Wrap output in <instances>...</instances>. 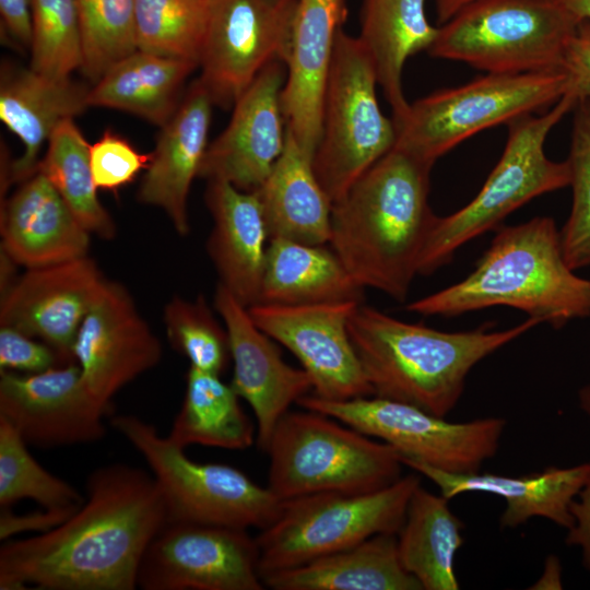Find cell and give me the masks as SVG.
<instances>
[{
  "label": "cell",
  "instance_id": "42",
  "mask_svg": "<svg viewBox=\"0 0 590 590\" xmlns=\"http://www.w3.org/2000/svg\"><path fill=\"white\" fill-rule=\"evenodd\" d=\"M64 365L57 352L14 328L0 326V371L36 374Z\"/></svg>",
  "mask_w": 590,
  "mask_h": 590
},
{
  "label": "cell",
  "instance_id": "35",
  "mask_svg": "<svg viewBox=\"0 0 590 590\" xmlns=\"http://www.w3.org/2000/svg\"><path fill=\"white\" fill-rule=\"evenodd\" d=\"M210 0H135L137 50L199 66Z\"/></svg>",
  "mask_w": 590,
  "mask_h": 590
},
{
  "label": "cell",
  "instance_id": "19",
  "mask_svg": "<svg viewBox=\"0 0 590 590\" xmlns=\"http://www.w3.org/2000/svg\"><path fill=\"white\" fill-rule=\"evenodd\" d=\"M283 64L267 66L236 101L228 125L206 149L199 177L250 192L264 182L286 140Z\"/></svg>",
  "mask_w": 590,
  "mask_h": 590
},
{
  "label": "cell",
  "instance_id": "33",
  "mask_svg": "<svg viewBox=\"0 0 590 590\" xmlns=\"http://www.w3.org/2000/svg\"><path fill=\"white\" fill-rule=\"evenodd\" d=\"M239 398L221 375L189 366L185 397L168 439L184 449L191 445L229 450L251 447L257 428Z\"/></svg>",
  "mask_w": 590,
  "mask_h": 590
},
{
  "label": "cell",
  "instance_id": "34",
  "mask_svg": "<svg viewBox=\"0 0 590 590\" xmlns=\"http://www.w3.org/2000/svg\"><path fill=\"white\" fill-rule=\"evenodd\" d=\"M47 142V151L37 172L50 180L87 232L103 239H113L117 228L97 197L90 163L91 145L73 118L62 120Z\"/></svg>",
  "mask_w": 590,
  "mask_h": 590
},
{
  "label": "cell",
  "instance_id": "30",
  "mask_svg": "<svg viewBox=\"0 0 590 590\" xmlns=\"http://www.w3.org/2000/svg\"><path fill=\"white\" fill-rule=\"evenodd\" d=\"M273 590H423L399 556L396 533L376 534L356 545L263 578Z\"/></svg>",
  "mask_w": 590,
  "mask_h": 590
},
{
  "label": "cell",
  "instance_id": "16",
  "mask_svg": "<svg viewBox=\"0 0 590 590\" xmlns=\"http://www.w3.org/2000/svg\"><path fill=\"white\" fill-rule=\"evenodd\" d=\"M110 412L90 393L76 363L36 374L0 371V417L27 445L55 448L101 440Z\"/></svg>",
  "mask_w": 590,
  "mask_h": 590
},
{
  "label": "cell",
  "instance_id": "10",
  "mask_svg": "<svg viewBox=\"0 0 590 590\" xmlns=\"http://www.w3.org/2000/svg\"><path fill=\"white\" fill-rule=\"evenodd\" d=\"M570 88V78L564 70L487 73L410 104L404 117L394 123V148L434 165L475 133L553 106Z\"/></svg>",
  "mask_w": 590,
  "mask_h": 590
},
{
  "label": "cell",
  "instance_id": "15",
  "mask_svg": "<svg viewBox=\"0 0 590 590\" xmlns=\"http://www.w3.org/2000/svg\"><path fill=\"white\" fill-rule=\"evenodd\" d=\"M362 303L248 307L255 323L299 361L312 394L332 401L374 396L349 334V320Z\"/></svg>",
  "mask_w": 590,
  "mask_h": 590
},
{
  "label": "cell",
  "instance_id": "22",
  "mask_svg": "<svg viewBox=\"0 0 590 590\" xmlns=\"http://www.w3.org/2000/svg\"><path fill=\"white\" fill-rule=\"evenodd\" d=\"M213 102L199 79L162 127L137 198L162 209L176 232L190 233L188 197L205 155Z\"/></svg>",
  "mask_w": 590,
  "mask_h": 590
},
{
  "label": "cell",
  "instance_id": "4",
  "mask_svg": "<svg viewBox=\"0 0 590 590\" xmlns=\"http://www.w3.org/2000/svg\"><path fill=\"white\" fill-rule=\"evenodd\" d=\"M493 306L516 308L554 328L590 315V280L567 264L552 217L500 227L469 275L405 308L457 316Z\"/></svg>",
  "mask_w": 590,
  "mask_h": 590
},
{
  "label": "cell",
  "instance_id": "8",
  "mask_svg": "<svg viewBox=\"0 0 590 590\" xmlns=\"http://www.w3.org/2000/svg\"><path fill=\"white\" fill-rule=\"evenodd\" d=\"M420 485L415 472L375 492L318 493L282 500L278 517L256 536L262 581L376 534H397Z\"/></svg>",
  "mask_w": 590,
  "mask_h": 590
},
{
  "label": "cell",
  "instance_id": "18",
  "mask_svg": "<svg viewBox=\"0 0 590 590\" xmlns=\"http://www.w3.org/2000/svg\"><path fill=\"white\" fill-rule=\"evenodd\" d=\"M107 279L87 256L27 269L2 293L0 326L38 339L66 365L79 328Z\"/></svg>",
  "mask_w": 590,
  "mask_h": 590
},
{
  "label": "cell",
  "instance_id": "13",
  "mask_svg": "<svg viewBox=\"0 0 590 590\" xmlns=\"http://www.w3.org/2000/svg\"><path fill=\"white\" fill-rule=\"evenodd\" d=\"M297 0H210L198 78L214 105L233 107L269 64H285Z\"/></svg>",
  "mask_w": 590,
  "mask_h": 590
},
{
  "label": "cell",
  "instance_id": "41",
  "mask_svg": "<svg viewBox=\"0 0 590 590\" xmlns=\"http://www.w3.org/2000/svg\"><path fill=\"white\" fill-rule=\"evenodd\" d=\"M150 154L139 152L127 139L107 129L90 146V163L97 189L117 191L146 169Z\"/></svg>",
  "mask_w": 590,
  "mask_h": 590
},
{
  "label": "cell",
  "instance_id": "36",
  "mask_svg": "<svg viewBox=\"0 0 590 590\" xmlns=\"http://www.w3.org/2000/svg\"><path fill=\"white\" fill-rule=\"evenodd\" d=\"M31 499L44 508H79L84 497L45 470L28 452L19 432L0 417V508Z\"/></svg>",
  "mask_w": 590,
  "mask_h": 590
},
{
  "label": "cell",
  "instance_id": "5",
  "mask_svg": "<svg viewBox=\"0 0 590 590\" xmlns=\"http://www.w3.org/2000/svg\"><path fill=\"white\" fill-rule=\"evenodd\" d=\"M266 452L268 487L281 500L375 492L398 481L404 467L388 444L307 409L282 416Z\"/></svg>",
  "mask_w": 590,
  "mask_h": 590
},
{
  "label": "cell",
  "instance_id": "47",
  "mask_svg": "<svg viewBox=\"0 0 590 590\" xmlns=\"http://www.w3.org/2000/svg\"><path fill=\"white\" fill-rule=\"evenodd\" d=\"M533 590H560L563 589L562 581V565L560 560L555 555H550L545 559L544 569L540 578L529 588Z\"/></svg>",
  "mask_w": 590,
  "mask_h": 590
},
{
  "label": "cell",
  "instance_id": "48",
  "mask_svg": "<svg viewBox=\"0 0 590 590\" xmlns=\"http://www.w3.org/2000/svg\"><path fill=\"white\" fill-rule=\"evenodd\" d=\"M579 23L590 22V0H551Z\"/></svg>",
  "mask_w": 590,
  "mask_h": 590
},
{
  "label": "cell",
  "instance_id": "11",
  "mask_svg": "<svg viewBox=\"0 0 590 590\" xmlns=\"http://www.w3.org/2000/svg\"><path fill=\"white\" fill-rule=\"evenodd\" d=\"M377 79L358 37L340 32L327 82L316 176L335 202L396 144L397 131L376 95Z\"/></svg>",
  "mask_w": 590,
  "mask_h": 590
},
{
  "label": "cell",
  "instance_id": "1",
  "mask_svg": "<svg viewBox=\"0 0 590 590\" xmlns=\"http://www.w3.org/2000/svg\"><path fill=\"white\" fill-rule=\"evenodd\" d=\"M167 521L152 474L125 463L97 468L84 503L64 522L3 542L0 589H135L142 556Z\"/></svg>",
  "mask_w": 590,
  "mask_h": 590
},
{
  "label": "cell",
  "instance_id": "14",
  "mask_svg": "<svg viewBox=\"0 0 590 590\" xmlns=\"http://www.w3.org/2000/svg\"><path fill=\"white\" fill-rule=\"evenodd\" d=\"M259 550L248 530L167 521L148 545L137 586L144 590H262Z\"/></svg>",
  "mask_w": 590,
  "mask_h": 590
},
{
  "label": "cell",
  "instance_id": "3",
  "mask_svg": "<svg viewBox=\"0 0 590 590\" xmlns=\"http://www.w3.org/2000/svg\"><path fill=\"white\" fill-rule=\"evenodd\" d=\"M539 323L528 318L499 331L447 332L399 320L362 303L347 329L374 396L446 417L459 402L471 369Z\"/></svg>",
  "mask_w": 590,
  "mask_h": 590
},
{
  "label": "cell",
  "instance_id": "27",
  "mask_svg": "<svg viewBox=\"0 0 590 590\" xmlns=\"http://www.w3.org/2000/svg\"><path fill=\"white\" fill-rule=\"evenodd\" d=\"M256 193L270 239L330 241L332 201L316 176L312 157L287 132L282 154Z\"/></svg>",
  "mask_w": 590,
  "mask_h": 590
},
{
  "label": "cell",
  "instance_id": "50",
  "mask_svg": "<svg viewBox=\"0 0 590 590\" xmlns=\"http://www.w3.org/2000/svg\"><path fill=\"white\" fill-rule=\"evenodd\" d=\"M578 399L581 410L590 418V382L580 389Z\"/></svg>",
  "mask_w": 590,
  "mask_h": 590
},
{
  "label": "cell",
  "instance_id": "39",
  "mask_svg": "<svg viewBox=\"0 0 590 590\" xmlns=\"http://www.w3.org/2000/svg\"><path fill=\"white\" fill-rule=\"evenodd\" d=\"M166 335L191 367L221 375L231 361L226 328L216 321L203 296H174L164 308Z\"/></svg>",
  "mask_w": 590,
  "mask_h": 590
},
{
  "label": "cell",
  "instance_id": "37",
  "mask_svg": "<svg viewBox=\"0 0 590 590\" xmlns=\"http://www.w3.org/2000/svg\"><path fill=\"white\" fill-rule=\"evenodd\" d=\"M82 38V67L96 83L115 63L137 50L135 0H75Z\"/></svg>",
  "mask_w": 590,
  "mask_h": 590
},
{
  "label": "cell",
  "instance_id": "31",
  "mask_svg": "<svg viewBox=\"0 0 590 590\" xmlns=\"http://www.w3.org/2000/svg\"><path fill=\"white\" fill-rule=\"evenodd\" d=\"M198 67L192 61L135 50L88 90L87 106L123 110L162 128L176 113L184 83Z\"/></svg>",
  "mask_w": 590,
  "mask_h": 590
},
{
  "label": "cell",
  "instance_id": "40",
  "mask_svg": "<svg viewBox=\"0 0 590 590\" xmlns=\"http://www.w3.org/2000/svg\"><path fill=\"white\" fill-rule=\"evenodd\" d=\"M568 158L573 203L560 233L563 253L573 270L590 266V98L574 108Z\"/></svg>",
  "mask_w": 590,
  "mask_h": 590
},
{
  "label": "cell",
  "instance_id": "17",
  "mask_svg": "<svg viewBox=\"0 0 590 590\" xmlns=\"http://www.w3.org/2000/svg\"><path fill=\"white\" fill-rule=\"evenodd\" d=\"M163 350L128 290L107 281L83 319L72 355L90 393L109 410L125 386L155 367Z\"/></svg>",
  "mask_w": 590,
  "mask_h": 590
},
{
  "label": "cell",
  "instance_id": "25",
  "mask_svg": "<svg viewBox=\"0 0 590 590\" xmlns=\"http://www.w3.org/2000/svg\"><path fill=\"white\" fill-rule=\"evenodd\" d=\"M205 203L213 220L206 251L223 284L246 307L259 300L270 240L256 191L208 180Z\"/></svg>",
  "mask_w": 590,
  "mask_h": 590
},
{
  "label": "cell",
  "instance_id": "2",
  "mask_svg": "<svg viewBox=\"0 0 590 590\" xmlns=\"http://www.w3.org/2000/svg\"><path fill=\"white\" fill-rule=\"evenodd\" d=\"M433 165L393 148L335 202L332 249L363 286L404 302L436 215Z\"/></svg>",
  "mask_w": 590,
  "mask_h": 590
},
{
  "label": "cell",
  "instance_id": "38",
  "mask_svg": "<svg viewBox=\"0 0 590 590\" xmlns=\"http://www.w3.org/2000/svg\"><path fill=\"white\" fill-rule=\"evenodd\" d=\"M30 69L68 79L82 67V38L75 0H31Z\"/></svg>",
  "mask_w": 590,
  "mask_h": 590
},
{
  "label": "cell",
  "instance_id": "6",
  "mask_svg": "<svg viewBox=\"0 0 590 590\" xmlns=\"http://www.w3.org/2000/svg\"><path fill=\"white\" fill-rule=\"evenodd\" d=\"M578 99L570 88L541 116L528 115L508 123L503 154L479 193L455 213L435 217L420 257L418 274L428 275L444 267L461 246L496 229L511 212L535 197L569 186L567 161L550 160L544 143Z\"/></svg>",
  "mask_w": 590,
  "mask_h": 590
},
{
  "label": "cell",
  "instance_id": "43",
  "mask_svg": "<svg viewBox=\"0 0 590 590\" xmlns=\"http://www.w3.org/2000/svg\"><path fill=\"white\" fill-rule=\"evenodd\" d=\"M79 508L42 507L40 510L26 514H16L11 508H0V540L7 541L13 535L26 532L36 534L48 532L64 522Z\"/></svg>",
  "mask_w": 590,
  "mask_h": 590
},
{
  "label": "cell",
  "instance_id": "23",
  "mask_svg": "<svg viewBox=\"0 0 590 590\" xmlns=\"http://www.w3.org/2000/svg\"><path fill=\"white\" fill-rule=\"evenodd\" d=\"M417 474L433 482L447 499L465 493H486L505 500L499 524L514 529L532 518L540 517L566 530L574 522L570 505L583 486L590 462L569 468L548 467L539 472L509 476L481 471L453 474L425 463L401 459Z\"/></svg>",
  "mask_w": 590,
  "mask_h": 590
},
{
  "label": "cell",
  "instance_id": "12",
  "mask_svg": "<svg viewBox=\"0 0 590 590\" xmlns=\"http://www.w3.org/2000/svg\"><path fill=\"white\" fill-rule=\"evenodd\" d=\"M297 404L388 444L401 459L453 474L479 472L497 453L506 427L503 417L449 422L414 405L376 396L332 401L306 394Z\"/></svg>",
  "mask_w": 590,
  "mask_h": 590
},
{
  "label": "cell",
  "instance_id": "44",
  "mask_svg": "<svg viewBox=\"0 0 590 590\" xmlns=\"http://www.w3.org/2000/svg\"><path fill=\"white\" fill-rule=\"evenodd\" d=\"M563 70L579 98H590V22H581L570 39Z\"/></svg>",
  "mask_w": 590,
  "mask_h": 590
},
{
  "label": "cell",
  "instance_id": "28",
  "mask_svg": "<svg viewBox=\"0 0 590 590\" xmlns=\"http://www.w3.org/2000/svg\"><path fill=\"white\" fill-rule=\"evenodd\" d=\"M364 290L333 249L273 238L268 244L257 304L363 303Z\"/></svg>",
  "mask_w": 590,
  "mask_h": 590
},
{
  "label": "cell",
  "instance_id": "49",
  "mask_svg": "<svg viewBox=\"0 0 590 590\" xmlns=\"http://www.w3.org/2000/svg\"><path fill=\"white\" fill-rule=\"evenodd\" d=\"M476 0H437V16L439 23H446L450 20L460 9L474 2Z\"/></svg>",
  "mask_w": 590,
  "mask_h": 590
},
{
  "label": "cell",
  "instance_id": "21",
  "mask_svg": "<svg viewBox=\"0 0 590 590\" xmlns=\"http://www.w3.org/2000/svg\"><path fill=\"white\" fill-rule=\"evenodd\" d=\"M346 16V0H297L281 106L286 132L312 158L335 44Z\"/></svg>",
  "mask_w": 590,
  "mask_h": 590
},
{
  "label": "cell",
  "instance_id": "46",
  "mask_svg": "<svg viewBox=\"0 0 590 590\" xmlns=\"http://www.w3.org/2000/svg\"><path fill=\"white\" fill-rule=\"evenodd\" d=\"M0 14L5 33L22 47H31V0H0Z\"/></svg>",
  "mask_w": 590,
  "mask_h": 590
},
{
  "label": "cell",
  "instance_id": "24",
  "mask_svg": "<svg viewBox=\"0 0 590 590\" xmlns=\"http://www.w3.org/2000/svg\"><path fill=\"white\" fill-rule=\"evenodd\" d=\"M0 225L2 252L27 269L87 256L91 233L39 170L4 201Z\"/></svg>",
  "mask_w": 590,
  "mask_h": 590
},
{
  "label": "cell",
  "instance_id": "32",
  "mask_svg": "<svg viewBox=\"0 0 590 590\" xmlns=\"http://www.w3.org/2000/svg\"><path fill=\"white\" fill-rule=\"evenodd\" d=\"M448 502L417 486L397 533L400 560L423 590L460 589L455 562L464 543V526Z\"/></svg>",
  "mask_w": 590,
  "mask_h": 590
},
{
  "label": "cell",
  "instance_id": "26",
  "mask_svg": "<svg viewBox=\"0 0 590 590\" xmlns=\"http://www.w3.org/2000/svg\"><path fill=\"white\" fill-rule=\"evenodd\" d=\"M88 90L68 79L48 76L32 69L2 74L0 120L24 146L14 161L4 158L1 187L24 182L37 173L39 153L57 126L86 107Z\"/></svg>",
  "mask_w": 590,
  "mask_h": 590
},
{
  "label": "cell",
  "instance_id": "45",
  "mask_svg": "<svg viewBox=\"0 0 590 590\" xmlns=\"http://www.w3.org/2000/svg\"><path fill=\"white\" fill-rule=\"evenodd\" d=\"M590 462V461H589ZM573 526L565 542L581 551L585 568L590 573V471L587 480L570 505Z\"/></svg>",
  "mask_w": 590,
  "mask_h": 590
},
{
  "label": "cell",
  "instance_id": "9",
  "mask_svg": "<svg viewBox=\"0 0 590 590\" xmlns=\"http://www.w3.org/2000/svg\"><path fill=\"white\" fill-rule=\"evenodd\" d=\"M110 424L146 461L168 521L261 530L278 517L282 500L243 471L191 460L184 448L139 416L116 415Z\"/></svg>",
  "mask_w": 590,
  "mask_h": 590
},
{
  "label": "cell",
  "instance_id": "29",
  "mask_svg": "<svg viewBox=\"0 0 590 590\" xmlns=\"http://www.w3.org/2000/svg\"><path fill=\"white\" fill-rule=\"evenodd\" d=\"M426 0H363L358 39L371 61L378 85L392 109L393 122L406 114L402 73L405 61L428 50L439 27L425 12Z\"/></svg>",
  "mask_w": 590,
  "mask_h": 590
},
{
  "label": "cell",
  "instance_id": "20",
  "mask_svg": "<svg viewBox=\"0 0 590 590\" xmlns=\"http://www.w3.org/2000/svg\"><path fill=\"white\" fill-rule=\"evenodd\" d=\"M214 307L224 321L233 362L231 386L252 409L257 445L266 451L274 427L293 403L312 390L303 368L288 365L279 349L223 284L214 294Z\"/></svg>",
  "mask_w": 590,
  "mask_h": 590
},
{
  "label": "cell",
  "instance_id": "7",
  "mask_svg": "<svg viewBox=\"0 0 590 590\" xmlns=\"http://www.w3.org/2000/svg\"><path fill=\"white\" fill-rule=\"evenodd\" d=\"M579 24L551 0H476L439 27L427 51L487 73L558 71Z\"/></svg>",
  "mask_w": 590,
  "mask_h": 590
}]
</instances>
